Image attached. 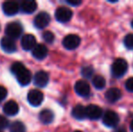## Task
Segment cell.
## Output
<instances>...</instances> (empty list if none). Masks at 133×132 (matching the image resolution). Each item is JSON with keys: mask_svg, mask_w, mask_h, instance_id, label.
I'll return each instance as SVG.
<instances>
[{"mask_svg": "<svg viewBox=\"0 0 133 132\" xmlns=\"http://www.w3.org/2000/svg\"><path fill=\"white\" fill-rule=\"evenodd\" d=\"M102 121L105 126L109 128H114L119 124V117L115 111L108 110L105 112L102 119Z\"/></svg>", "mask_w": 133, "mask_h": 132, "instance_id": "52a82bcc", "label": "cell"}, {"mask_svg": "<svg viewBox=\"0 0 133 132\" xmlns=\"http://www.w3.org/2000/svg\"><path fill=\"white\" fill-rule=\"evenodd\" d=\"M8 126H9L8 120H7L5 116H1V115H0V131L6 129Z\"/></svg>", "mask_w": 133, "mask_h": 132, "instance_id": "484cf974", "label": "cell"}, {"mask_svg": "<svg viewBox=\"0 0 133 132\" xmlns=\"http://www.w3.org/2000/svg\"><path fill=\"white\" fill-rule=\"evenodd\" d=\"M0 132H3V131H0Z\"/></svg>", "mask_w": 133, "mask_h": 132, "instance_id": "836d02e7", "label": "cell"}, {"mask_svg": "<svg viewBox=\"0 0 133 132\" xmlns=\"http://www.w3.org/2000/svg\"><path fill=\"white\" fill-rule=\"evenodd\" d=\"M10 132H25V126L21 121H15L9 126Z\"/></svg>", "mask_w": 133, "mask_h": 132, "instance_id": "7402d4cb", "label": "cell"}, {"mask_svg": "<svg viewBox=\"0 0 133 132\" xmlns=\"http://www.w3.org/2000/svg\"><path fill=\"white\" fill-rule=\"evenodd\" d=\"M51 21L50 15L46 12H40L34 20V25L37 29H44Z\"/></svg>", "mask_w": 133, "mask_h": 132, "instance_id": "8992f818", "label": "cell"}, {"mask_svg": "<svg viewBox=\"0 0 133 132\" xmlns=\"http://www.w3.org/2000/svg\"><path fill=\"white\" fill-rule=\"evenodd\" d=\"M74 132H82V131H80V130H76V131H74Z\"/></svg>", "mask_w": 133, "mask_h": 132, "instance_id": "d6a6232c", "label": "cell"}, {"mask_svg": "<svg viewBox=\"0 0 133 132\" xmlns=\"http://www.w3.org/2000/svg\"><path fill=\"white\" fill-rule=\"evenodd\" d=\"M81 38L77 34H68L63 38V45L67 50H74L80 45Z\"/></svg>", "mask_w": 133, "mask_h": 132, "instance_id": "5b68a950", "label": "cell"}, {"mask_svg": "<svg viewBox=\"0 0 133 132\" xmlns=\"http://www.w3.org/2000/svg\"><path fill=\"white\" fill-rule=\"evenodd\" d=\"M114 132H127L126 129L123 127H121V128H118V129H116Z\"/></svg>", "mask_w": 133, "mask_h": 132, "instance_id": "f546056e", "label": "cell"}, {"mask_svg": "<svg viewBox=\"0 0 133 132\" xmlns=\"http://www.w3.org/2000/svg\"><path fill=\"white\" fill-rule=\"evenodd\" d=\"M67 4H69L70 5H74V6H78L82 3L81 0H67Z\"/></svg>", "mask_w": 133, "mask_h": 132, "instance_id": "f1b7e54d", "label": "cell"}, {"mask_svg": "<svg viewBox=\"0 0 133 132\" xmlns=\"http://www.w3.org/2000/svg\"><path fill=\"white\" fill-rule=\"evenodd\" d=\"M5 33L6 34V37L12 39V40L17 39L23 33V26L18 22H12L5 26Z\"/></svg>", "mask_w": 133, "mask_h": 132, "instance_id": "3957f363", "label": "cell"}, {"mask_svg": "<svg viewBox=\"0 0 133 132\" xmlns=\"http://www.w3.org/2000/svg\"><path fill=\"white\" fill-rule=\"evenodd\" d=\"M32 54L37 60H43L48 54V49L44 44H36L32 50Z\"/></svg>", "mask_w": 133, "mask_h": 132, "instance_id": "2e32d148", "label": "cell"}, {"mask_svg": "<svg viewBox=\"0 0 133 132\" xmlns=\"http://www.w3.org/2000/svg\"><path fill=\"white\" fill-rule=\"evenodd\" d=\"M74 90H75L76 93L78 95L82 96V97H87L89 96L90 92H91V89H90V85L84 80H80L74 85Z\"/></svg>", "mask_w": 133, "mask_h": 132, "instance_id": "7c38bea8", "label": "cell"}, {"mask_svg": "<svg viewBox=\"0 0 133 132\" xmlns=\"http://www.w3.org/2000/svg\"><path fill=\"white\" fill-rule=\"evenodd\" d=\"M54 112L52 110H50V109H44L39 114V120H40V121L43 124H45V125L52 123L54 120Z\"/></svg>", "mask_w": 133, "mask_h": 132, "instance_id": "d6986e66", "label": "cell"}, {"mask_svg": "<svg viewBox=\"0 0 133 132\" xmlns=\"http://www.w3.org/2000/svg\"><path fill=\"white\" fill-rule=\"evenodd\" d=\"M49 82V75L44 71H39L35 74L34 77V83L36 87L44 88Z\"/></svg>", "mask_w": 133, "mask_h": 132, "instance_id": "30bf717a", "label": "cell"}, {"mask_svg": "<svg viewBox=\"0 0 133 132\" xmlns=\"http://www.w3.org/2000/svg\"><path fill=\"white\" fill-rule=\"evenodd\" d=\"M85 110L86 118L90 119V120H96L102 116V109L99 106L94 105V104H91V105L85 107Z\"/></svg>", "mask_w": 133, "mask_h": 132, "instance_id": "9c48e42d", "label": "cell"}, {"mask_svg": "<svg viewBox=\"0 0 133 132\" xmlns=\"http://www.w3.org/2000/svg\"><path fill=\"white\" fill-rule=\"evenodd\" d=\"M125 87H126L127 91H129L130 92H133V77L127 80L126 83H125Z\"/></svg>", "mask_w": 133, "mask_h": 132, "instance_id": "4316f807", "label": "cell"}, {"mask_svg": "<svg viewBox=\"0 0 133 132\" xmlns=\"http://www.w3.org/2000/svg\"><path fill=\"white\" fill-rule=\"evenodd\" d=\"M11 72L16 76L17 81L22 86H26L32 81V74L30 71L20 62H16L12 64Z\"/></svg>", "mask_w": 133, "mask_h": 132, "instance_id": "6da1fadb", "label": "cell"}, {"mask_svg": "<svg viewBox=\"0 0 133 132\" xmlns=\"http://www.w3.org/2000/svg\"><path fill=\"white\" fill-rule=\"evenodd\" d=\"M124 44L128 49L133 50V33H129L125 36Z\"/></svg>", "mask_w": 133, "mask_h": 132, "instance_id": "cb8c5ba5", "label": "cell"}, {"mask_svg": "<svg viewBox=\"0 0 133 132\" xmlns=\"http://www.w3.org/2000/svg\"><path fill=\"white\" fill-rule=\"evenodd\" d=\"M128 70V62L124 59H116L111 65V73L114 77L121 78L127 72Z\"/></svg>", "mask_w": 133, "mask_h": 132, "instance_id": "7a4b0ae2", "label": "cell"}, {"mask_svg": "<svg viewBox=\"0 0 133 132\" xmlns=\"http://www.w3.org/2000/svg\"><path fill=\"white\" fill-rule=\"evenodd\" d=\"M105 98L110 102H116L121 98V92L118 88H110L105 93Z\"/></svg>", "mask_w": 133, "mask_h": 132, "instance_id": "e0dca14e", "label": "cell"}, {"mask_svg": "<svg viewBox=\"0 0 133 132\" xmlns=\"http://www.w3.org/2000/svg\"><path fill=\"white\" fill-rule=\"evenodd\" d=\"M130 130H131V132H133V120H132V121L130 122Z\"/></svg>", "mask_w": 133, "mask_h": 132, "instance_id": "4dcf8cb0", "label": "cell"}, {"mask_svg": "<svg viewBox=\"0 0 133 132\" xmlns=\"http://www.w3.org/2000/svg\"><path fill=\"white\" fill-rule=\"evenodd\" d=\"M55 19L60 23H67L72 17V11L65 6H60L55 11Z\"/></svg>", "mask_w": 133, "mask_h": 132, "instance_id": "277c9868", "label": "cell"}, {"mask_svg": "<svg viewBox=\"0 0 133 132\" xmlns=\"http://www.w3.org/2000/svg\"><path fill=\"white\" fill-rule=\"evenodd\" d=\"M20 8L22 9L24 13L25 14H32L34 13L37 8V4L35 1L34 0H25V1H23L21 4V6Z\"/></svg>", "mask_w": 133, "mask_h": 132, "instance_id": "ac0fdd59", "label": "cell"}, {"mask_svg": "<svg viewBox=\"0 0 133 132\" xmlns=\"http://www.w3.org/2000/svg\"><path fill=\"white\" fill-rule=\"evenodd\" d=\"M0 44H1V47L3 49V51L5 52V53H12L16 51V44L15 43V41L6 36L3 37L1 39Z\"/></svg>", "mask_w": 133, "mask_h": 132, "instance_id": "9a60e30c", "label": "cell"}, {"mask_svg": "<svg viewBox=\"0 0 133 132\" xmlns=\"http://www.w3.org/2000/svg\"><path fill=\"white\" fill-rule=\"evenodd\" d=\"M92 84L96 89L102 90L105 87L106 85V80L104 79L103 76L102 75H96L92 78Z\"/></svg>", "mask_w": 133, "mask_h": 132, "instance_id": "44dd1931", "label": "cell"}, {"mask_svg": "<svg viewBox=\"0 0 133 132\" xmlns=\"http://www.w3.org/2000/svg\"><path fill=\"white\" fill-rule=\"evenodd\" d=\"M27 100L32 106L37 107L42 104L44 100V94L38 90H31L27 94Z\"/></svg>", "mask_w": 133, "mask_h": 132, "instance_id": "ba28073f", "label": "cell"}, {"mask_svg": "<svg viewBox=\"0 0 133 132\" xmlns=\"http://www.w3.org/2000/svg\"><path fill=\"white\" fill-rule=\"evenodd\" d=\"M43 39L47 44H53L54 41V34L50 31H45L43 33Z\"/></svg>", "mask_w": 133, "mask_h": 132, "instance_id": "d4e9b609", "label": "cell"}, {"mask_svg": "<svg viewBox=\"0 0 133 132\" xmlns=\"http://www.w3.org/2000/svg\"><path fill=\"white\" fill-rule=\"evenodd\" d=\"M131 26H132V28H133V20H132V22H131Z\"/></svg>", "mask_w": 133, "mask_h": 132, "instance_id": "1f68e13d", "label": "cell"}, {"mask_svg": "<svg viewBox=\"0 0 133 132\" xmlns=\"http://www.w3.org/2000/svg\"><path fill=\"white\" fill-rule=\"evenodd\" d=\"M3 111L7 116H16L19 111V106L15 100H9L5 103L3 107Z\"/></svg>", "mask_w": 133, "mask_h": 132, "instance_id": "4fadbf2b", "label": "cell"}, {"mask_svg": "<svg viewBox=\"0 0 133 132\" xmlns=\"http://www.w3.org/2000/svg\"><path fill=\"white\" fill-rule=\"evenodd\" d=\"M72 115L74 119L79 120H82L86 118V110H85V107L81 104H78L75 107L72 109Z\"/></svg>", "mask_w": 133, "mask_h": 132, "instance_id": "ffe728a7", "label": "cell"}, {"mask_svg": "<svg viewBox=\"0 0 133 132\" xmlns=\"http://www.w3.org/2000/svg\"><path fill=\"white\" fill-rule=\"evenodd\" d=\"M21 45L25 51H32L36 45V39L33 34H25L21 40Z\"/></svg>", "mask_w": 133, "mask_h": 132, "instance_id": "5bb4252c", "label": "cell"}, {"mask_svg": "<svg viewBox=\"0 0 133 132\" xmlns=\"http://www.w3.org/2000/svg\"><path fill=\"white\" fill-rule=\"evenodd\" d=\"M93 72H94V70L91 66H84L82 69V75L86 79H91L93 74Z\"/></svg>", "mask_w": 133, "mask_h": 132, "instance_id": "603a6c76", "label": "cell"}, {"mask_svg": "<svg viewBox=\"0 0 133 132\" xmlns=\"http://www.w3.org/2000/svg\"><path fill=\"white\" fill-rule=\"evenodd\" d=\"M7 96V91L5 87L0 86V102L4 100Z\"/></svg>", "mask_w": 133, "mask_h": 132, "instance_id": "83f0119b", "label": "cell"}, {"mask_svg": "<svg viewBox=\"0 0 133 132\" xmlns=\"http://www.w3.org/2000/svg\"><path fill=\"white\" fill-rule=\"evenodd\" d=\"M19 4L16 1H5L3 3L2 9L6 16H15L19 11Z\"/></svg>", "mask_w": 133, "mask_h": 132, "instance_id": "8fae6325", "label": "cell"}]
</instances>
